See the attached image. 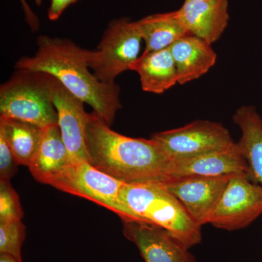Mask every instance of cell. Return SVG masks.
<instances>
[{
	"instance_id": "1",
	"label": "cell",
	"mask_w": 262,
	"mask_h": 262,
	"mask_svg": "<svg viewBox=\"0 0 262 262\" xmlns=\"http://www.w3.org/2000/svg\"><path fill=\"white\" fill-rule=\"evenodd\" d=\"M90 50L84 49L68 39L41 35L34 56H24L15 63V70L49 74L110 126L121 110L120 87L101 82L89 70Z\"/></svg>"
},
{
	"instance_id": "2",
	"label": "cell",
	"mask_w": 262,
	"mask_h": 262,
	"mask_svg": "<svg viewBox=\"0 0 262 262\" xmlns=\"http://www.w3.org/2000/svg\"><path fill=\"white\" fill-rule=\"evenodd\" d=\"M86 144L89 163L121 182L166 180L170 160L156 141L118 134L94 112L89 114Z\"/></svg>"
},
{
	"instance_id": "3",
	"label": "cell",
	"mask_w": 262,
	"mask_h": 262,
	"mask_svg": "<svg viewBox=\"0 0 262 262\" xmlns=\"http://www.w3.org/2000/svg\"><path fill=\"white\" fill-rule=\"evenodd\" d=\"M120 199L134 221L165 229L189 248L201 242V226L163 183H125L120 189Z\"/></svg>"
},
{
	"instance_id": "4",
	"label": "cell",
	"mask_w": 262,
	"mask_h": 262,
	"mask_svg": "<svg viewBox=\"0 0 262 262\" xmlns=\"http://www.w3.org/2000/svg\"><path fill=\"white\" fill-rule=\"evenodd\" d=\"M0 117L29 122L42 128L58 125L48 74L15 70L0 87Z\"/></svg>"
},
{
	"instance_id": "5",
	"label": "cell",
	"mask_w": 262,
	"mask_h": 262,
	"mask_svg": "<svg viewBox=\"0 0 262 262\" xmlns=\"http://www.w3.org/2000/svg\"><path fill=\"white\" fill-rule=\"evenodd\" d=\"M141 40L134 21L125 17L112 20L98 47L91 51L90 69L101 82L115 83L140 56Z\"/></svg>"
},
{
	"instance_id": "6",
	"label": "cell",
	"mask_w": 262,
	"mask_h": 262,
	"mask_svg": "<svg viewBox=\"0 0 262 262\" xmlns=\"http://www.w3.org/2000/svg\"><path fill=\"white\" fill-rule=\"evenodd\" d=\"M125 182L98 170L89 162L72 163L51 186L94 202L116 213L123 222L134 221L120 199Z\"/></svg>"
},
{
	"instance_id": "7",
	"label": "cell",
	"mask_w": 262,
	"mask_h": 262,
	"mask_svg": "<svg viewBox=\"0 0 262 262\" xmlns=\"http://www.w3.org/2000/svg\"><path fill=\"white\" fill-rule=\"evenodd\" d=\"M151 139L170 160L187 159L235 144L225 127L208 120H196L184 127L157 133Z\"/></svg>"
},
{
	"instance_id": "8",
	"label": "cell",
	"mask_w": 262,
	"mask_h": 262,
	"mask_svg": "<svg viewBox=\"0 0 262 262\" xmlns=\"http://www.w3.org/2000/svg\"><path fill=\"white\" fill-rule=\"evenodd\" d=\"M262 214V187L248 175L230 177L208 224L233 231L248 227Z\"/></svg>"
},
{
	"instance_id": "9",
	"label": "cell",
	"mask_w": 262,
	"mask_h": 262,
	"mask_svg": "<svg viewBox=\"0 0 262 262\" xmlns=\"http://www.w3.org/2000/svg\"><path fill=\"white\" fill-rule=\"evenodd\" d=\"M48 75L52 101L58 113V126L72 163L89 162L86 126L89 114L81 100L71 94L53 76Z\"/></svg>"
},
{
	"instance_id": "10",
	"label": "cell",
	"mask_w": 262,
	"mask_h": 262,
	"mask_svg": "<svg viewBox=\"0 0 262 262\" xmlns=\"http://www.w3.org/2000/svg\"><path fill=\"white\" fill-rule=\"evenodd\" d=\"M123 227L145 262H196L189 248L165 229L141 221L123 222Z\"/></svg>"
},
{
	"instance_id": "11",
	"label": "cell",
	"mask_w": 262,
	"mask_h": 262,
	"mask_svg": "<svg viewBox=\"0 0 262 262\" xmlns=\"http://www.w3.org/2000/svg\"><path fill=\"white\" fill-rule=\"evenodd\" d=\"M231 177H184L161 183L202 227L208 224L210 214Z\"/></svg>"
},
{
	"instance_id": "12",
	"label": "cell",
	"mask_w": 262,
	"mask_h": 262,
	"mask_svg": "<svg viewBox=\"0 0 262 262\" xmlns=\"http://www.w3.org/2000/svg\"><path fill=\"white\" fill-rule=\"evenodd\" d=\"M241 174L248 176V169L235 143L227 149L187 159L170 160L165 182L184 177H220Z\"/></svg>"
},
{
	"instance_id": "13",
	"label": "cell",
	"mask_w": 262,
	"mask_h": 262,
	"mask_svg": "<svg viewBox=\"0 0 262 262\" xmlns=\"http://www.w3.org/2000/svg\"><path fill=\"white\" fill-rule=\"evenodd\" d=\"M228 0H185L178 12L189 34L212 45L222 37L228 26Z\"/></svg>"
},
{
	"instance_id": "14",
	"label": "cell",
	"mask_w": 262,
	"mask_h": 262,
	"mask_svg": "<svg viewBox=\"0 0 262 262\" xmlns=\"http://www.w3.org/2000/svg\"><path fill=\"white\" fill-rule=\"evenodd\" d=\"M211 46L201 38L189 34L170 46L178 83L184 84L195 80L215 65L217 55Z\"/></svg>"
},
{
	"instance_id": "15",
	"label": "cell",
	"mask_w": 262,
	"mask_h": 262,
	"mask_svg": "<svg viewBox=\"0 0 262 262\" xmlns=\"http://www.w3.org/2000/svg\"><path fill=\"white\" fill-rule=\"evenodd\" d=\"M72 163L58 125L44 128L41 145L28 167L33 177L51 185Z\"/></svg>"
},
{
	"instance_id": "16",
	"label": "cell",
	"mask_w": 262,
	"mask_h": 262,
	"mask_svg": "<svg viewBox=\"0 0 262 262\" xmlns=\"http://www.w3.org/2000/svg\"><path fill=\"white\" fill-rule=\"evenodd\" d=\"M232 119L241 130L237 145L247 164L249 178L262 187V117L253 106H243Z\"/></svg>"
},
{
	"instance_id": "17",
	"label": "cell",
	"mask_w": 262,
	"mask_h": 262,
	"mask_svg": "<svg viewBox=\"0 0 262 262\" xmlns=\"http://www.w3.org/2000/svg\"><path fill=\"white\" fill-rule=\"evenodd\" d=\"M129 70L138 73L145 92L162 94L178 83V75L170 48L142 53Z\"/></svg>"
},
{
	"instance_id": "18",
	"label": "cell",
	"mask_w": 262,
	"mask_h": 262,
	"mask_svg": "<svg viewBox=\"0 0 262 262\" xmlns=\"http://www.w3.org/2000/svg\"><path fill=\"white\" fill-rule=\"evenodd\" d=\"M134 24L145 42L143 53L166 49L189 34L179 16L178 10L147 15Z\"/></svg>"
},
{
	"instance_id": "19",
	"label": "cell",
	"mask_w": 262,
	"mask_h": 262,
	"mask_svg": "<svg viewBox=\"0 0 262 262\" xmlns=\"http://www.w3.org/2000/svg\"><path fill=\"white\" fill-rule=\"evenodd\" d=\"M3 134L18 165L29 167L42 143L44 128L15 119L0 117Z\"/></svg>"
},
{
	"instance_id": "20",
	"label": "cell",
	"mask_w": 262,
	"mask_h": 262,
	"mask_svg": "<svg viewBox=\"0 0 262 262\" xmlns=\"http://www.w3.org/2000/svg\"><path fill=\"white\" fill-rule=\"evenodd\" d=\"M26 237V227L21 220L0 222V253L22 261L21 247Z\"/></svg>"
},
{
	"instance_id": "21",
	"label": "cell",
	"mask_w": 262,
	"mask_h": 262,
	"mask_svg": "<svg viewBox=\"0 0 262 262\" xmlns=\"http://www.w3.org/2000/svg\"><path fill=\"white\" fill-rule=\"evenodd\" d=\"M23 216L20 198L10 180H0V222L21 220Z\"/></svg>"
},
{
	"instance_id": "22",
	"label": "cell",
	"mask_w": 262,
	"mask_h": 262,
	"mask_svg": "<svg viewBox=\"0 0 262 262\" xmlns=\"http://www.w3.org/2000/svg\"><path fill=\"white\" fill-rule=\"evenodd\" d=\"M18 165L5 136L0 134V180H10L15 175Z\"/></svg>"
},
{
	"instance_id": "23",
	"label": "cell",
	"mask_w": 262,
	"mask_h": 262,
	"mask_svg": "<svg viewBox=\"0 0 262 262\" xmlns=\"http://www.w3.org/2000/svg\"><path fill=\"white\" fill-rule=\"evenodd\" d=\"M78 1L79 0H51V4L48 10V18L53 21L58 20L68 7Z\"/></svg>"
},
{
	"instance_id": "24",
	"label": "cell",
	"mask_w": 262,
	"mask_h": 262,
	"mask_svg": "<svg viewBox=\"0 0 262 262\" xmlns=\"http://www.w3.org/2000/svg\"><path fill=\"white\" fill-rule=\"evenodd\" d=\"M23 8L25 20L30 27L32 32H35L39 29V20L37 15L33 12L26 0H20Z\"/></svg>"
},
{
	"instance_id": "25",
	"label": "cell",
	"mask_w": 262,
	"mask_h": 262,
	"mask_svg": "<svg viewBox=\"0 0 262 262\" xmlns=\"http://www.w3.org/2000/svg\"><path fill=\"white\" fill-rule=\"evenodd\" d=\"M0 262H22L18 261L16 258L8 254H2L0 253Z\"/></svg>"
},
{
	"instance_id": "26",
	"label": "cell",
	"mask_w": 262,
	"mask_h": 262,
	"mask_svg": "<svg viewBox=\"0 0 262 262\" xmlns=\"http://www.w3.org/2000/svg\"><path fill=\"white\" fill-rule=\"evenodd\" d=\"M34 2H35L36 5H37V6H41L42 3V0H34Z\"/></svg>"
},
{
	"instance_id": "27",
	"label": "cell",
	"mask_w": 262,
	"mask_h": 262,
	"mask_svg": "<svg viewBox=\"0 0 262 262\" xmlns=\"http://www.w3.org/2000/svg\"><path fill=\"white\" fill-rule=\"evenodd\" d=\"M192 1H210V0H192Z\"/></svg>"
}]
</instances>
